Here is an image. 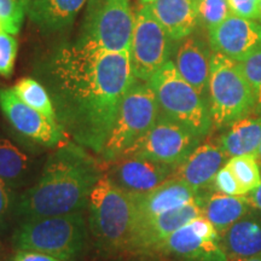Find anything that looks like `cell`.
Wrapping results in <instances>:
<instances>
[{
  "mask_svg": "<svg viewBox=\"0 0 261 261\" xmlns=\"http://www.w3.org/2000/svg\"><path fill=\"white\" fill-rule=\"evenodd\" d=\"M0 32H4V29H3V23H2V21H0Z\"/></svg>",
  "mask_w": 261,
  "mask_h": 261,
  "instance_id": "cell-40",
  "label": "cell"
},
{
  "mask_svg": "<svg viewBox=\"0 0 261 261\" xmlns=\"http://www.w3.org/2000/svg\"><path fill=\"white\" fill-rule=\"evenodd\" d=\"M227 261H242L261 254V221L243 218L220 236Z\"/></svg>",
  "mask_w": 261,
  "mask_h": 261,
  "instance_id": "cell-21",
  "label": "cell"
},
{
  "mask_svg": "<svg viewBox=\"0 0 261 261\" xmlns=\"http://www.w3.org/2000/svg\"><path fill=\"white\" fill-rule=\"evenodd\" d=\"M241 70L249 84L255 99V109L261 112V47L238 62Z\"/></svg>",
  "mask_w": 261,
  "mask_h": 261,
  "instance_id": "cell-29",
  "label": "cell"
},
{
  "mask_svg": "<svg viewBox=\"0 0 261 261\" xmlns=\"http://www.w3.org/2000/svg\"><path fill=\"white\" fill-rule=\"evenodd\" d=\"M214 190L219 194L226 196H234V197H240V196H247L246 191L241 187L240 182L236 177L230 171V168L226 165L219 169L213 181H212Z\"/></svg>",
  "mask_w": 261,
  "mask_h": 261,
  "instance_id": "cell-31",
  "label": "cell"
},
{
  "mask_svg": "<svg viewBox=\"0 0 261 261\" xmlns=\"http://www.w3.org/2000/svg\"><path fill=\"white\" fill-rule=\"evenodd\" d=\"M201 194L202 190H196L185 181L171 177L154 190L143 195H133L136 200L137 221L182 207L197 200Z\"/></svg>",
  "mask_w": 261,
  "mask_h": 261,
  "instance_id": "cell-17",
  "label": "cell"
},
{
  "mask_svg": "<svg viewBox=\"0 0 261 261\" xmlns=\"http://www.w3.org/2000/svg\"><path fill=\"white\" fill-rule=\"evenodd\" d=\"M208 107L212 127L218 129L247 116L255 107L252 89L238 62L219 52H213L211 58Z\"/></svg>",
  "mask_w": 261,
  "mask_h": 261,
  "instance_id": "cell-6",
  "label": "cell"
},
{
  "mask_svg": "<svg viewBox=\"0 0 261 261\" xmlns=\"http://www.w3.org/2000/svg\"><path fill=\"white\" fill-rule=\"evenodd\" d=\"M0 110L16 132L38 144L57 148L69 140L57 122L28 107L12 89H0Z\"/></svg>",
  "mask_w": 261,
  "mask_h": 261,
  "instance_id": "cell-12",
  "label": "cell"
},
{
  "mask_svg": "<svg viewBox=\"0 0 261 261\" xmlns=\"http://www.w3.org/2000/svg\"><path fill=\"white\" fill-rule=\"evenodd\" d=\"M256 159H259L261 161V145L259 146V149H257V152H256Z\"/></svg>",
  "mask_w": 261,
  "mask_h": 261,
  "instance_id": "cell-39",
  "label": "cell"
},
{
  "mask_svg": "<svg viewBox=\"0 0 261 261\" xmlns=\"http://www.w3.org/2000/svg\"><path fill=\"white\" fill-rule=\"evenodd\" d=\"M109 163L108 177L117 187L136 196L154 190L171 178L175 169L165 163L137 156H122Z\"/></svg>",
  "mask_w": 261,
  "mask_h": 261,
  "instance_id": "cell-14",
  "label": "cell"
},
{
  "mask_svg": "<svg viewBox=\"0 0 261 261\" xmlns=\"http://www.w3.org/2000/svg\"><path fill=\"white\" fill-rule=\"evenodd\" d=\"M219 144L227 158L243 155L256 156L261 145V116H243L227 126Z\"/></svg>",
  "mask_w": 261,
  "mask_h": 261,
  "instance_id": "cell-22",
  "label": "cell"
},
{
  "mask_svg": "<svg viewBox=\"0 0 261 261\" xmlns=\"http://www.w3.org/2000/svg\"><path fill=\"white\" fill-rule=\"evenodd\" d=\"M247 196H226L219 192L203 197V215L211 221L221 236L224 232L243 219L248 212Z\"/></svg>",
  "mask_w": 261,
  "mask_h": 261,
  "instance_id": "cell-23",
  "label": "cell"
},
{
  "mask_svg": "<svg viewBox=\"0 0 261 261\" xmlns=\"http://www.w3.org/2000/svg\"><path fill=\"white\" fill-rule=\"evenodd\" d=\"M242 261H261V254H259V255H255V256L249 257V259L242 260Z\"/></svg>",
  "mask_w": 261,
  "mask_h": 261,
  "instance_id": "cell-38",
  "label": "cell"
},
{
  "mask_svg": "<svg viewBox=\"0 0 261 261\" xmlns=\"http://www.w3.org/2000/svg\"><path fill=\"white\" fill-rule=\"evenodd\" d=\"M159 106V115L187 127L203 138L212 128L210 107L168 61L149 81Z\"/></svg>",
  "mask_w": 261,
  "mask_h": 261,
  "instance_id": "cell-5",
  "label": "cell"
},
{
  "mask_svg": "<svg viewBox=\"0 0 261 261\" xmlns=\"http://www.w3.org/2000/svg\"><path fill=\"white\" fill-rule=\"evenodd\" d=\"M0 261H5V252L2 242H0Z\"/></svg>",
  "mask_w": 261,
  "mask_h": 261,
  "instance_id": "cell-36",
  "label": "cell"
},
{
  "mask_svg": "<svg viewBox=\"0 0 261 261\" xmlns=\"http://www.w3.org/2000/svg\"><path fill=\"white\" fill-rule=\"evenodd\" d=\"M12 90H14L16 96L28 107L33 108L52 121L57 122L56 109H55L54 102H52L46 87L40 81L33 79V77H22L15 84Z\"/></svg>",
  "mask_w": 261,
  "mask_h": 261,
  "instance_id": "cell-25",
  "label": "cell"
},
{
  "mask_svg": "<svg viewBox=\"0 0 261 261\" xmlns=\"http://www.w3.org/2000/svg\"><path fill=\"white\" fill-rule=\"evenodd\" d=\"M29 0H0V21L4 32L16 35L23 24Z\"/></svg>",
  "mask_w": 261,
  "mask_h": 261,
  "instance_id": "cell-27",
  "label": "cell"
},
{
  "mask_svg": "<svg viewBox=\"0 0 261 261\" xmlns=\"http://www.w3.org/2000/svg\"><path fill=\"white\" fill-rule=\"evenodd\" d=\"M11 189L3 179H0V228L5 225L14 205Z\"/></svg>",
  "mask_w": 261,
  "mask_h": 261,
  "instance_id": "cell-33",
  "label": "cell"
},
{
  "mask_svg": "<svg viewBox=\"0 0 261 261\" xmlns=\"http://www.w3.org/2000/svg\"><path fill=\"white\" fill-rule=\"evenodd\" d=\"M227 162V155L219 142L208 140L196 148L173 172V178L185 181L196 190H203Z\"/></svg>",
  "mask_w": 261,
  "mask_h": 261,
  "instance_id": "cell-16",
  "label": "cell"
},
{
  "mask_svg": "<svg viewBox=\"0 0 261 261\" xmlns=\"http://www.w3.org/2000/svg\"><path fill=\"white\" fill-rule=\"evenodd\" d=\"M89 226L102 249L116 252L129 246L137 223L135 196L103 174L91 192Z\"/></svg>",
  "mask_w": 261,
  "mask_h": 261,
  "instance_id": "cell-3",
  "label": "cell"
},
{
  "mask_svg": "<svg viewBox=\"0 0 261 261\" xmlns=\"http://www.w3.org/2000/svg\"><path fill=\"white\" fill-rule=\"evenodd\" d=\"M171 40L156 19L144 6L135 12L129 62L136 79L149 81L169 61Z\"/></svg>",
  "mask_w": 261,
  "mask_h": 261,
  "instance_id": "cell-10",
  "label": "cell"
},
{
  "mask_svg": "<svg viewBox=\"0 0 261 261\" xmlns=\"http://www.w3.org/2000/svg\"><path fill=\"white\" fill-rule=\"evenodd\" d=\"M203 197L204 194H201L197 200L182 207L165 212L149 219L137 221L127 252L154 253L156 247L178 228L203 215Z\"/></svg>",
  "mask_w": 261,
  "mask_h": 261,
  "instance_id": "cell-13",
  "label": "cell"
},
{
  "mask_svg": "<svg viewBox=\"0 0 261 261\" xmlns=\"http://www.w3.org/2000/svg\"><path fill=\"white\" fill-rule=\"evenodd\" d=\"M31 161L14 142L0 133V179L9 187H21L25 181Z\"/></svg>",
  "mask_w": 261,
  "mask_h": 261,
  "instance_id": "cell-24",
  "label": "cell"
},
{
  "mask_svg": "<svg viewBox=\"0 0 261 261\" xmlns=\"http://www.w3.org/2000/svg\"><path fill=\"white\" fill-rule=\"evenodd\" d=\"M232 15L248 19H256L259 0H227Z\"/></svg>",
  "mask_w": 261,
  "mask_h": 261,
  "instance_id": "cell-32",
  "label": "cell"
},
{
  "mask_svg": "<svg viewBox=\"0 0 261 261\" xmlns=\"http://www.w3.org/2000/svg\"><path fill=\"white\" fill-rule=\"evenodd\" d=\"M211 58L203 44L194 37L184 38L175 54V68L182 79L205 98L211 74Z\"/></svg>",
  "mask_w": 261,
  "mask_h": 261,
  "instance_id": "cell-19",
  "label": "cell"
},
{
  "mask_svg": "<svg viewBox=\"0 0 261 261\" xmlns=\"http://www.w3.org/2000/svg\"><path fill=\"white\" fill-rule=\"evenodd\" d=\"M18 44L8 32H0V75L10 77L14 73Z\"/></svg>",
  "mask_w": 261,
  "mask_h": 261,
  "instance_id": "cell-30",
  "label": "cell"
},
{
  "mask_svg": "<svg viewBox=\"0 0 261 261\" xmlns=\"http://www.w3.org/2000/svg\"><path fill=\"white\" fill-rule=\"evenodd\" d=\"M159 106L146 81L136 79L122 98L112 132L100 152L106 163L120 159L155 125Z\"/></svg>",
  "mask_w": 261,
  "mask_h": 261,
  "instance_id": "cell-7",
  "label": "cell"
},
{
  "mask_svg": "<svg viewBox=\"0 0 261 261\" xmlns=\"http://www.w3.org/2000/svg\"><path fill=\"white\" fill-rule=\"evenodd\" d=\"M10 261H63L48 254L33 250H16Z\"/></svg>",
  "mask_w": 261,
  "mask_h": 261,
  "instance_id": "cell-34",
  "label": "cell"
},
{
  "mask_svg": "<svg viewBox=\"0 0 261 261\" xmlns=\"http://www.w3.org/2000/svg\"><path fill=\"white\" fill-rule=\"evenodd\" d=\"M102 175L97 160L68 140L48 156L37 184L19 196L15 213L24 220L83 212Z\"/></svg>",
  "mask_w": 261,
  "mask_h": 261,
  "instance_id": "cell-2",
  "label": "cell"
},
{
  "mask_svg": "<svg viewBox=\"0 0 261 261\" xmlns=\"http://www.w3.org/2000/svg\"><path fill=\"white\" fill-rule=\"evenodd\" d=\"M172 40H182L198 23L197 0H140Z\"/></svg>",
  "mask_w": 261,
  "mask_h": 261,
  "instance_id": "cell-18",
  "label": "cell"
},
{
  "mask_svg": "<svg viewBox=\"0 0 261 261\" xmlns=\"http://www.w3.org/2000/svg\"><path fill=\"white\" fill-rule=\"evenodd\" d=\"M154 253L182 261H227L220 234L204 215L178 228L156 247Z\"/></svg>",
  "mask_w": 261,
  "mask_h": 261,
  "instance_id": "cell-11",
  "label": "cell"
},
{
  "mask_svg": "<svg viewBox=\"0 0 261 261\" xmlns=\"http://www.w3.org/2000/svg\"><path fill=\"white\" fill-rule=\"evenodd\" d=\"M89 0H29L27 16L45 33L67 29Z\"/></svg>",
  "mask_w": 261,
  "mask_h": 261,
  "instance_id": "cell-20",
  "label": "cell"
},
{
  "mask_svg": "<svg viewBox=\"0 0 261 261\" xmlns=\"http://www.w3.org/2000/svg\"><path fill=\"white\" fill-rule=\"evenodd\" d=\"M133 25L129 0H89L76 41L106 51H128Z\"/></svg>",
  "mask_w": 261,
  "mask_h": 261,
  "instance_id": "cell-8",
  "label": "cell"
},
{
  "mask_svg": "<svg viewBox=\"0 0 261 261\" xmlns=\"http://www.w3.org/2000/svg\"><path fill=\"white\" fill-rule=\"evenodd\" d=\"M35 73L50 93L58 125L76 144L100 155L122 98L136 80L128 51L64 42Z\"/></svg>",
  "mask_w": 261,
  "mask_h": 261,
  "instance_id": "cell-1",
  "label": "cell"
},
{
  "mask_svg": "<svg viewBox=\"0 0 261 261\" xmlns=\"http://www.w3.org/2000/svg\"><path fill=\"white\" fill-rule=\"evenodd\" d=\"M87 242V225L83 212L22 220L12 236L17 250H33L70 261Z\"/></svg>",
  "mask_w": 261,
  "mask_h": 261,
  "instance_id": "cell-4",
  "label": "cell"
},
{
  "mask_svg": "<svg viewBox=\"0 0 261 261\" xmlns=\"http://www.w3.org/2000/svg\"><path fill=\"white\" fill-rule=\"evenodd\" d=\"M249 196L247 197L248 203H249L250 207L255 208V210L261 212V182L255 190L249 192Z\"/></svg>",
  "mask_w": 261,
  "mask_h": 261,
  "instance_id": "cell-35",
  "label": "cell"
},
{
  "mask_svg": "<svg viewBox=\"0 0 261 261\" xmlns=\"http://www.w3.org/2000/svg\"><path fill=\"white\" fill-rule=\"evenodd\" d=\"M201 140L187 127L159 115L155 125L122 156L144 158L177 167L201 144Z\"/></svg>",
  "mask_w": 261,
  "mask_h": 261,
  "instance_id": "cell-9",
  "label": "cell"
},
{
  "mask_svg": "<svg viewBox=\"0 0 261 261\" xmlns=\"http://www.w3.org/2000/svg\"><path fill=\"white\" fill-rule=\"evenodd\" d=\"M198 21H201L208 32L219 25L232 15L227 0H197Z\"/></svg>",
  "mask_w": 261,
  "mask_h": 261,
  "instance_id": "cell-28",
  "label": "cell"
},
{
  "mask_svg": "<svg viewBox=\"0 0 261 261\" xmlns=\"http://www.w3.org/2000/svg\"><path fill=\"white\" fill-rule=\"evenodd\" d=\"M257 21H259V23L261 24V0H259V8H257V17H256Z\"/></svg>",
  "mask_w": 261,
  "mask_h": 261,
  "instance_id": "cell-37",
  "label": "cell"
},
{
  "mask_svg": "<svg viewBox=\"0 0 261 261\" xmlns=\"http://www.w3.org/2000/svg\"><path fill=\"white\" fill-rule=\"evenodd\" d=\"M213 52L241 62L261 47V24L255 19L231 15L208 32Z\"/></svg>",
  "mask_w": 261,
  "mask_h": 261,
  "instance_id": "cell-15",
  "label": "cell"
},
{
  "mask_svg": "<svg viewBox=\"0 0 261 261\" xmlns=\"http://www.w3.org/2000/svg\"><path fill=\"white\" fill-rule=\"evenodd\" d=\"M240 182L241 187L249 194L259 187L261 182V172L257 165V159L254 155H243L230 158L225 163Z\"/></svg>",
  "mask_w": 261,
  "mask_h": 261,
  "instance_id": "cell-26",
  "label": "cell"
}]
</instances>
